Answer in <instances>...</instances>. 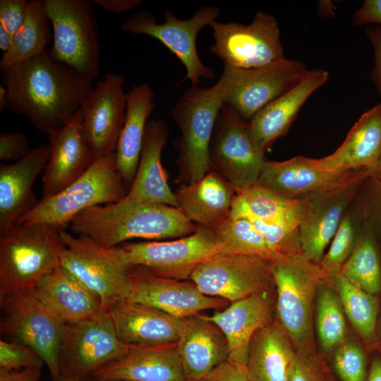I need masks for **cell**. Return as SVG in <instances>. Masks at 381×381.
<instances>
[{
    "label": "cell",
    "mask_w": 381,
    "mask_h": 381,
    "mask_svg": "<svg viewBox=\"0 0 381 381\" xmlns=\"http://www.w3.org/2000/svg\"><path fill=\"white\" fill-rule=\"evenodd\" d=\"M1 73L6 108L47 134L63 127L94 88L93 82L56 59L48 49Z\"/></svg>",
    "instance_id": "obj_1"
},
{
    "label": "cell",
    "mask_w": 381,
    "mask_h": 381,
    "mask_svg": "<svg viewBox=\"0 0 381 381\" xmlns=\"http://www.w3.org/2000/svg\"><path fill=\"white\" fill-rule=\"evenodd\" d=\"M69 226L74 234L87 236L104 248L115 247L133 238H181L194 233L198 226L178 207L124 197L81 212Z\"/></svg>",
    "instance_id": "obj_2"
},
{
    "label": "cell",
    "mask_w": 381,
    "mask_h": 381,
    "mask_svg": "<svg viewBox=\"0 0 381 381\" xmlns=\"http://www.w3.org/2000/svg\"><path fill=\"white\" fill-rule=\"evenodd\" d=\"M272 272L276 319L297 353L317 354L315 302L318 286L327 275L320 264L303 253L273 262Z\"/></svg>",
    "instance_id": "obj_3"
},
{
    "label": "cell",
    "mask_w": 381,
    "mask_h": 381,
    "mask_svg": "<svg viewBox=\"0 0 381 381\" xmlns=\"http://www.w3.org/2000/svg\"><path fill=\"white\" fill-rule=\"evenodd\" d=\"M61 230L37 224L0 231V295L32 289L60 265Z\"/></svg>",
    "instance_id": "obj_4"
},
{
    "label": "cell",
    "mask_w": 381,
    "mask_h": 381,
    "mask_svg": "<svg viewBox=\"0 0 381 381\" xmlns=\"http://www.w3.org/2000/svg\"><path fill=\"white\" fill-rule=\"evenodd\" d=\"M124 186L116 168L114 152L99 157L64 190L41 198L16 224H42L65 229L81 212L122 199L126 194Z\"/></svg>",
    "instance_id": "obj_5"
},
{
    "label": "cell",
    "mask_w": 381,
    "mask_h": 381,
    "mask_svg": "<svg viewBox=\"0 0 381 381\" xmlns=\"http://www.w3.org/2000/svg\"><path fill=\"white\" fill-rule=\"evenodd\" d=\"M0 308L3 339L35 350L44 361L52 381H59L66 324L37 298L32 288L0 295Z\"/></svg>",
    "instance_id": "obj_6"
},
{
    "label": "cell",
    "mask_w": 381,
    "mask_h": 381,
    "mask_svg": "<svg viewBox=\"0 0 381 381\" xmlns=\"http://www.w3.org/2000/svg\"><path fill=\"white\" fill-rule=\"evenodd\" d=\"M223 105L217 83L210 87L192 85L171 109L181 131L176 143L177 162L187 183L210 171V145L218 114Z\"/></svg>",
    "instance_id": "obj_7"
},
{
    "label": "cell",
    "mask_w": 381,
    "mask_h": 381,
    "mask_svg": "<svg viewBox=\"0 0 381 381\" xmlns=\"http://www.w3.org/2000/svg\"><path fill=\"white\" fill-rule=\"evenodd\" d=\"M53 30L52 55L93 82L99 73L101 47L90 0H43Z\"/></svg>",
    "instance_id": "obj_8"
},
{
    "label": "cell",
    "mask_w": 381,
    "mask_h": 381,
    "mask_svg": "<svg viewBox=\"0 0 381 381\" xmlns=\"http://www.w3.org/2000/svg\"><path fill=\"white\" fill-rule=\"evenodd\" d=\"M306 71L303 63L285 57L249 69L224 65L217 83L223 104L249 121L263 107L294 86Z\"/></svg>",
    "instance_id": "obj_9"
},
{
    "label": "cell",
    "mask_w": 381,
    "mask_h": 381,
    "mask_svg": "<svg viewBox=\"0 0 381 381\" xmlns=\"http://www.w3.org/2000/svg\"><path fill=\"white\" fill-rule=\"evenodd\" d=\"M64 248L60 265L96 293L108 312L118 301L126 298L128 270L113 248H104L87 236L60 231Z\"/></svg>",
    "instance_id": "obj_10"
},
{
    "label": "cell",
    "mask_w": 381,
    "mask_h": 381,
    "mask_svg": "<svg viewBox=\"0 0 381 381\" xmlns=\"http://www.w3.org/2000/svg\"><path fill=\"white\" fill-rule=\"evenodd\" d=\"M219 8L211 5L200 7L188 19L176 18L172 10L164 11V21L157 22L155 16L140 11L127 19L121 25L123 32L145 35L159 40L181 61L186 74L183 80H189L197 85L200 78L214 76L212 68L200 60L197 51L196 39L199 32L219 17Z\"/></svg>",
    "instance_id": "obj_11"
},
{
    "label": "cell",
    "mask_w": 381,
    "mask_h": 381,
    "mask_svg": "<svg viewBox=\"0 0 381 381\" xmlns=\"http://www.w3.org/2000/svg\"><path fill=\"white\" fill-rule=\"evenodd\" d=\"M114 248L128 267H142L176 280L189 279L200 264L218 253L212 229L202 226L177 240L124 243Z\"/></svg>",
    "instance_id": "obj_12"
},
{
    "label": "cell",
    "mask_w": 381,
    "mask_h": 381,
    "mask_svg": "<svg viewBox=\"0 0 381 381\" xmlns=\"http://www.w3.org/2000/svg\"><path fill=\"white\" fill-rule=\"evenodd\" d=\"M265 152L255 142L249 121L223 104L210 145L211 166L237 193L257 184Z\"/></svg>",
    "instance_id": "obj_13"
},
{
    "label": "cell",
    "mask_w": 381,
    "mask_h": 381,
    "mask_svg": "<svg viewBox=\"0 0 381 381\" xmlns=\"http://www.w3.org/2000/svg\"><path fill=\"white\" fill-rule=\"evenodd\" d=\"M129 349L130 346L119 339L108 312L66 324L59 358L61 376L87 380L100 368L125 356Z\"/></svg>",
    "instance_id": "obj_14"
},
{
    "label": "cell",
    "mask_w": 381,
    "mask_h": 381,
    "mask_svg": "<svg viewBox=\"0 0 381 381\" xmlns=\"http://www.w3.org/2000/svg\"><path fill=\"white\" fill-rule=\"evenodd\" d=\"M210 26L214 40L210 49L225 66L249 69L284 58L279 25L271 14L259 11L248 25L214 20Z\"/></svg>",
    "instance_id": "obj_15"
},
{
    "label": "cell",
    "mask_w": 381,
    "mask_h": 381,
    "mask_svg": "<svg viewBox=\"0 0 381 381\" xmlns=\"http://www.w3.org/2000/svg\"><path fill=\"white\" fill-rule=\"evenodd\" d=\"M272 262L218 253L200 264L189 279L203 294L232 303L256 293L275 291Z\"/></svg>",
    "instance_id": "obj_16"
},
{
    "label": "cell",
    "mask_w": 381,
    "mask_h": 381,
    "mask_svg": "<svg viewBox=\"0 0 381 381\" xmlns=\"http://www.w3.org/2000/svg\"><path fill=\"white\" fill-rule=\"evenodd\" d=\"M370 171L362 169L349 180L306 197L308 214L299 227L303 253L320 264L351 202L358 195Z\"/></svg>",
    "instance_id": "obj_17"
},
{
    "label": "cell",
    "mask_w": 381,
    "mask_h": 381,
    "mask_svg": "<svg viewBox=\"0 0 381 381\" xmlns=\"http://www.w3.org/2000/svg\"><path fill=\"white\" fill-rule=\"evenodd\" d=\"M126 298L183 319L209 309L220 310L229 302L203 294L193 283L164 278L136 266L128 270Z\"/></svg>",
    "instance_id": "obj_18"
},
{
    "label": "cell",
    "mask_w": 381,
    "mask_h": 381,
    "mask_svg": "<svg viewBox=\"0 0 381 381\" xmlns=\"http://www.w3.org/2000/svg\"><path fill=\"white\" fill-rule=\"evenodd\" d=\"M123 75L107 73L80 107L84 135L95 159L115 152L126 116Z\"/></svg>",
    "instance_id": "obj_19"
},
{
    "label": "cell",
    "mask_w": 381,
    "mask_h": 381,
    "mask_svg": "<svg viewBox=\"0 0 381 381\" xmlns=\"http://www.w3.org/2000/svg\"><path fill=\"white\" fill-rule=\"evenodd\" d=\"M50 155L42 176V197H51L80 176L95 160L82 127L80 108L48 134Z\"/></svg>",
    "instance_id": "obj_20"
},
{
    "label": "cell",
    "mask_w": 381,
    "mask_h": 381,
    "mask_svg": "<svg viewBox=\"0 0 381 381\" xmlns=\"http://www.w3.org/2000/svg\"><path fill=\"white\" fill-rule=\"evenodd\" d=\"M275 291H263L230 303L227 308L211 315L202 316L224 334L229 361L246 366L250 340L258 329L275 319Z\"/></svg>",
    "instance_id": "obj_21"
},
{
    "label": "cell",
    "mask_w": 381,
    "mask_h": 381,
    "mask_svg": "<svg viewBox=\"0 0 381 381\" xmlns=\"http://www.w3.org/2000/svg\"><path fill=\"white\" fill-rule=\"evenodd\" d=\"M361 170L329 171L320 168L316 159L296 156L282 162L265 160L257 184L283 197L301 199L339 185Z\"/></svg>",
    "instance_id": "obj_22"
},
{
    "label": "cell",
    "mask_w": 381,
    "mask_h": 381,
    "mask_svg": "<svg viewBox=\"0 0 381 381\" xmlns=\"http://www.w3.org/2000/svg\"><path fill=\"white\" fill-rule=\"evenodd\" d=\"M108 313L119 339L129 346L176 344L183 323V319L126 298L116 303Z\"/></svg>",
    "instance_id": "obj_23"
},
{
    "label": "cell",
    "mask_w": 381,
    "mask_h": 381,
    "mask_svg": "<svg viewBox=\"0 0 381 381\" xmlns=\"http://www.w3.org/2000/svg\"><path fill=\"white\" fill-rule=\"evenodd\" d=\"M50 155L48 145H41L23 159L0 166V231L16 225L37 204L32 191L35 181L44 169Z\"/></svg>",
    "instance_id": "obj_24"
},
{
    "label": "cell",
    "mask_w": 381,
    "mask_h": 381,
    "mask_svg": "<svg viewBox=\"0 0 381 381\" xmlns=\"http://www.w3.org/2000/svg\"><path fill=\"white\" fill-rule=\"evenodd\" d=\"M328 78L326 70H307L294 86L249 121L251 132L260 149L265 152L277 138L287 133L302 106Z\"/></svg>",
    "instance_id": "obj_25"
},
{
    "label": "cell",
    "mask_w": 381,
    "mask_h": 381,
    "mask_svg": "<svg viewBox=\"0 0 381 381\" xmlns=\"http://www.w3.org/2000/svg\"><path fill=\"white\" fill-rule=\"evenodd\" d=\"M95 379L120 381H186L177 343L130 346L128 353L96 370Z\"/></svg>",
    "instance_id": "obj_26"
},
{
    "label": "cell",
    "mask_w": 381,
    "mask_h": 381,
    "mask_svg": "<svg viewBox=\"0 0 381 381\" xmlns=\"http://www.w3.org/2000/svg\"><path fill=\"white\" fill-rule=\"evenodd\" d=\"M169 135L162 119L148 121L135 178L124 198L128 200L162 203L178 207L162 164V152Z\"/></svg>",
    "instance_id": "obj_27"
},
{
    "label": "cell",
    "mask_w": 381,
    "mask_h": 381,
    "mask_svg": "<svg viewBox=\"0 0 381 381\" xmlns=\"http://www.w3.org/2000/svg\"><path fill=\"white\" fill-rule=\"evenodd\" d=\"M177 346L186 380L200 381L229 360L228 344L224 334L202 315L183 318Z\"/></svg>",
    "instance_id": "obj_28"
},
{
    "label": "cell",
    "mask_w": 381,
    "mask_h": 381,
    "mask_svg": "<svg viewBox=\"0 0 381 381\" xmlns=\"http://www.w3.org/2000/svg\"><path fill=\"white\" fill-rule=\"evenodd\" d=\"M32 291L65 324L82 321L103 312L100 297L61 265L42 279Z\"/></svg>",
    "instance_id": "obj_29"
},
{
    "label": "cell",
    "mask_w": 381,
    "mask_h": 381,
    "mask_svg": "<svg viewBox=\"0 0 381 381\" xmlns=\"http://www.w3.org/2000/svg\"><path fill=\"white\" fill-rule=\"evenodd\" d=\"M381 157V103L365 111L348 132L341 145L331 155L316 159L329 171H371Z\"/></svg>",
    "instance_id": "obj_30"
},
{
    "label": "cell",
    "mask_w": 381,
    "mask_h": 381,
    "mask_svg": "<svg viewBox=\"0 0 381 381\" xmlns=\"http://www.w3.org/2000/svg\"><path fill=\"white\" fill-rule=\"evenodd\" d=\"M236 194L232 186L216 171L182 185L175 193L178 208L183 214L198 226L210 229L230 217Z\"/></svg>",
    "instance_id": "obj_31"
},
{
    "label": "cell",
    "mask_w": 381,
    "mask_h": 381,
    "mask_svg": "<svg viewBox=\"0 0 381 381\" xmlns=\"http://www.w3.org/2000/svg\"><path fill=\"white\" fill-rule=\"evenodd\" d=\"M155 94L147 83L133 85L126 93L125 121L114 152L124 184L131 185L138 166L147 119L155 109Z\"/></svg>",
    "instance_id": "obj_32"
},
{
    "label": "cell",
    "mask_w": 381,
    "mask_h": 381,
    "mask_svg": "<svg viewBox=\"0 0 381 381\" xmlns=\"http://www.w3.org/2000/svg\"><path fill=\"white\" fill-rule=\"evenodd\" d=\"M296 350L275 318L258 329L248 348L246 368L253 381H288Z\"/></svg>",
    "instance_id": "obj_33"
},
{
    "label": "cell",
    "mask_w": 381,
    "mask_h": 381,
    "mask_svg": "<svg viewBox=\"0 0 381 381\" xmlns=\"http://www.w3.org/2000/svg\"><path fill=\"white\" fill-rule=\"evenodd\" d=\"M309 208L306 198H287L256 184L236 193L230 217L299 228L306 219Z\"/></svg>",
    "instance_id": "obj_34"
},
{
    "label": "cell",
    "mask_w": 381,
    "mask_h": 381,
    "mask_svg": "<svg viewBox=\"0 0 381 381\" xmlns=\"http://www.w3.org/2000/svg\"><path fill=\"white\" fill-rule=\"evenodd\" d=\"M327 279L359 340L368 351H376L381 297L358 288L340 273L329 276Z\"/></svg>",
    "instance_id": "obj_35"
},
{
    "label": "cell",
    "mask_w": 381,
    "mask_h": 381,
    "mask_svg": "<svg viewBox=\"0 0 381 381\" xmlns=\"http://www.w3.org/2000/svg\"><path fill=\"white\" fill-rule=\"evenodd\" d=\"M52 41V26L43 0L29 1L25 20L13 35L11 49L1 59L0 71L42 54Z\"/></svg>",
    "instance_id": "obj_36"
},
{
    "label": "cell",
    "mask_w": 381,
    "mask_h": 381,
    "mask_svg": "<svg viewBox=\"0 0 381 381\" xmlns=\"http://www.w3.org/2000/svg\"><path fill=\"white\" fill-rule=\"evenodd\" d=\"M314 327L322 357L330 355L349 337L341 303L327 277L318 288Z\"/></svg>",
    "instance_id": "obj_37"
},
{
    "label": "cell",
    "mask_w": 381,
    "mask_h": 381,
    "mask_svg": "<svg viewBox=\"0 0 381 381\" xmlns=\"http://www.w3.org/2000/svg\"><path fill=\"white\" fill-rule=\"evenodd\" d=\"M340 274L358 288L381 297V250L365 221L359 240Z\"/></svg>",
    "instance_id": "obj_38"
},
{
    "label": "cell",
    "mask_w": 381,
    "mask_h": 381,
    "mask_svg": "<svg viewBox=\"0 0 381 381\" xmlns=\"http://www.w3.org/2000/svg\"><path fill=\"white\" fill-rule=\"evenodd\" d=\"M212 231L219 253L255 256L272 262L281 259L247 218L229 217Z\"/></svg>",
    "instance_id": "obj_39"
},
{
    "label": "cell",
    "mask_w": 381,
    "mask_h": 381,
    "mask_svg": "<svg viewBox=\"0 0 381 381\" xmlns=\"http://www.w3.org/2000/svg\"><path fill=\"white\" fill-rule=\"evenodd\" d=\"M365 223L358 195L346 210L320 265L327 277L340 273L342 266L353 251Z\"/></svg>",
    "instance_id": "obj_40"
},
{
    "label": "cell",
    "mask_w": 381,
    "mask_h": 381,
    "mask_svg": "<svg viewBox=\"0 0 381 381\" xmlns=\"http://www.w3.org/2000/svg\"><path fill=\"white\" fill-rule=\"evenodd\" d=\"M363 343L349 336L331 355L332 369L339 381H366L370 359Z\"/></svg>",
    "instance_id": "obj_41"
},
{
    "label": "cell",
    "mask_w": 381,
    "mask_h": 381,
    "mask_svg": "<svg viewBox=\"0 0 381 381\" xmlns=\"http://www.w3.org/2000/svg\"><path fill=\"white\" fill-rule=\"evenodd\" d=\"M249 220L262 234L270 247L279 258L296 256L303 253L299 228L255 219Z\"/></svg>",
    "instance_id": "obj_42"
},
{
    "label": "cell",
    "mask_w": 381,
    "mask_h": 381,
    "mask_svg": "<svg viewBox=\"0 0 381 381\" xmlns=\"http://www.w3.org/2000/svg\"><path fill=\"white\" fill-rule=\"evenodd\" d=\"M365 222L373 231L381 250V183L369 175L358 194Z\"/></svg>",
    "instance_id": "obj_43"
},
{
    "label": "cell",
    "mask_w": 381,
    "mask_h": 381,
    "mask_svg": "<svg viewBox=\"0 0 381 381\" xmlns=\"http://www.w3.org/2000/svg\"><path fill=\"white\" fill-rule=\"evenodd\" d=\"M44 363L42 356L31 347L3 339L0 340V370L41 368Z\"/></svg>",
    "instance_id": "obj_44"
},
{
    "label": "cell",
    "mask_w": 381,
    "mask_h": 381,
    "mask_svg": "<svg viewBox=\"0 0 381 381\" xmlns=\"http://www.w3.org/2000/svg\"><path fill=\"white\" fill-rule=\"evenodd\" d=\"M329 371L320 354L304 355L296 352L288 381H327Z\"/></svg>",
    "instance_id": "obj_45"
},
{
    "label": "cell",
    "mask_w": 381,
    "mask_h": 381,
    "mask_svg": "<svg viewBox=\"0 0 381 381\" xmlns=\"http://www.w3.org/2000/svg\"><path fill=\"white\" fill-rule=\"evenodd\" d=\"M29 1L1 0L0 25L13 35L23 25L27 15Z\"/></svg>",
    "instance_id": "obj_46"
},
{
    "label": "cell",
    "mask_w": 381,
    "mask_h": 381,
    "mask_svg": "<svg viewBox=\"0 0 381 381\" xmlns=\"http://www.w3.org/2000/svg\"><path fill=\"white\" fill-rule=\"evenodd\" d=\"M29 143L25 134L4 133L0 135V159L1 162L18 161L30 151Z\"/></svg>",
    "instance_id": "obj_47"
},
{
    "label": "cell",
    "mask_w": 381,
    "mask_h": 381,
    "mask_svg": "<svg viewBox=\"0 0 381 381\" xmlns=\"http://www.w3.org/2000/svg\"><path fill=\"white\" fill-rule=\"evenodd\" d=\"M200 381H253L246 366L226 361L210 371Z\"/></svg>",
    "instance_id": "obj_48"
},
{
    "label": "cell",
    "mask_w": 381,
    "mask_h": 381,
    "mask_svg": "<svg viewBox=\"0 0 381 381\" xmlns=\"http://www.w3.org/2000/svg\"><path fill=\"white\" fill-rule=\"evenodd\" d=\"M365 32L374 51V66L371 71V79L381 96V25H368Z\"/></svg>",
    "instance_id": "obj_49"
},
{
    "label": "cell",
    "mask_w": 381,
    "mask_h": 381,
    "mask_svg": "<svg viewBox=\"0 0 381 381\" xmlns=\"http://www.w3.org/2000/svg\"><path fill=\"white\" fill-rule=\"evenodd\" d=\"M355 27L381 25V0H365L352 18Z\"/></svg>",
    "instance_id": "obj_50"
},
{
    "label": "cell",
    "mask_w": 381,
    "mask_h": 381,
    "mask_svg": "<svg viewBox=\"0 0 381 381\" xmlns=\"http://www.w3.org/2000/svg\"><path fill=\"white\" fill-rule=\"evenodd\" d=\"M41 368H30L18 370H0V381H40Z\"/></svg>",
    "instance_id": "obj_51"
},
{
    "label": "cell",
    "mask_w": 381,
    "mask_h": 381,
    "mask_svg": "<svg viewBox=\"0 0 381 381\" xmlns=\"http://www.w3.org/2000/svg\"><path fill=\"white\" fill-rule=\"evenodd\" d=\"M92 1L94 4L114 13H122L133 9L141 2L140 0H93Z\"/></svg>",
    "instance_id": "obj_52"
},
{
    "label": "cell",
    "mask_w": 381,
    "mask_h": 381,
    "mask_svg": "<svg viewBox=\"0 0 381 381\" xmlns=\"http://www.w3.org/2000/svg\"><path fill=\"white\" fill-rule=\"evenodd\" d=\"M366 381H381V356L377 351L373 353Z\"/></svg>",
    "instance_id": "obj_53"
},
{
    "label": "cell",
    "mask_w": 381,
    "mask_h": 381,
    "mask_svg": "<svg viewBox=\"0 0 381 381\" xmlns=\"http://www.w3.org/2000/svg\"><path fill=\"white\" fill-rule=\"evenodd\" d=\"M13 35H11L1 25H0V49L4 53L11 47Z\"/></svg>",
    "instance_id": "obj_54"
},
{
    "label": "cell",
    "mask_w": 381,
    "mask_h": 381,
    "mask_svg": "<svg viewBox=\"0 0 381 381\" xmlns=\"http://www.w3.org/2000/svg\"><path fill=\"white\" fill-rule=\"evenodd\" d=\"M7 90L4 85L0 86V110L6 108Z\"/></svg>",
    "instance_id": "obj_55"
},
{
    "label": "cell",
    "mask_w": 381,
    "mask_h": 381,
    "mask_svg": "<svg viewBox=\"0 0 381 381\" xmlns=\"http://www.w3.org/2000/svg\"><path fill=\"white\" fill-rule=\"evenodd\" d=\"M370 175L381 183V157L376 166L370 171Z\"/></svg>",
    "instance_id": "obj_56"
},
{
    "label": "cell",
    "mask_w": 381,
    "mask_h": 381,
    "mask_svg": "<svg viewBox=\"0 0 381 381\" xmlns=\"http://www.w3.org/2000/svg\"><path fill=\"white\" fill-rule=\"evenodd\" d=\"M377 351L381 356V302H380V310L377 322Z\"/></svg>",
    "instance_id": "obj_57"
},
{
    "label": "cell",
    "mask_w": 381,
    "mask_h": 381,
    "mask_svg": "<svg viewBox=\"0 0 381 381\" xmlns=\"http://www.w3.org/2000/svg\"><path fill=\"white\" fill-rule=\"evenodd\" d=\"M59 381H77V380L69 377L61 376Z\"/></svg>",
    "instance_id": "obj_58"
},
{
    "label": "cell",
    "mask_w": 381,
    "mask_h": 381,
    "mask_svg": "<svg viewBox=\"0 0 381 381\" xmlns=\"http://www.w3.org/2000/svg\"><path fill=\"white\" fill-rule=\"evenodd\" d=\"M327 381H338V380L333 376L331 370L328 374Z\"/></svg>",
    "instance_id": "obj_59"
},
{
    "label": "cell",
    "mask_w": 381,
    "mask_h": 381,
    "mask_svg": "<svg viewBox=\"0 0 381 381\" xmlns=\"http://www.w3.org/2000/svg\"><path fill=\"white\" fill-rule=\"evenodd\" d=\"M85 381H120V380H102V379H95L92 380H85Z\"/></svg>",
    "instance_id": "obj_60"
},
{
    "label": "cell",
    "mask_w": 381,
    "mask_h": 381,
    "mask_svg": "<svg viewBox=\"0 0 381 381\" xmlns=\"http://www.w3.org/2000/svg\"><path fill=\"white\" fill-rule=\"evenodd\" d=\"M186 381H195V380H187Z\"/></svg>",
    "instance_id": "obj_61"
}]
</instances>
